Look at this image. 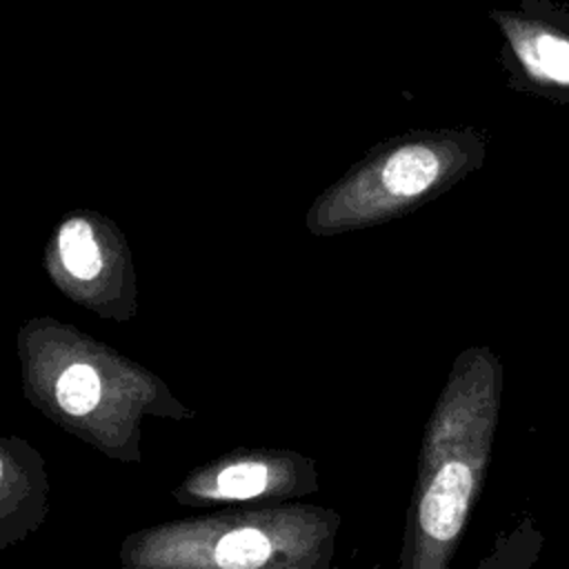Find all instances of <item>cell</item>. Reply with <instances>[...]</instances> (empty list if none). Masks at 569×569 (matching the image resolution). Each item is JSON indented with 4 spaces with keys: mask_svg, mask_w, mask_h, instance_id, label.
I'll use <instances>...</instances> for the list:
<instances>
[{
    "mask_svg": "<svg viewBox=\"0 0 569 569\" xmlns=\"http://www.w3.org/2000/svg\"><path fill=\"white\" fill-rule=\"evenodd\" d=\"M500 365L489 349L458 356L427 422L409 527V567L449 565L482 478L496 433Z\"/></svg>",
    "mask_w": 569,
    "mask_h": 569,
    "instance_id": "6da1fadb",
    "label": "cell"
},
{
    "mask_svg": "<svg viewBox=\"0 0 569 569\" xmlns=\"http://www.w3.org/2000/svg\"><path fill=\"white\" fill-rule=\"evenodd\" d=\"M485 142L473 131H425L393 144L358 180L356 213L396 216L420 204L482 162Z\"/></svg>",
    "mask_w": 569,
    "mask_h": 569,
    "instance_id": "7a4b0ae2",
    "label": "cell"
},
{
    "mask_svg": "<svg viewBox=\"0 0 569 569\" xmlns=\"http://www.w3.org/2000/svg\"><path fill=\"white\" fill-rule=\"evenodd\" d=\"M513 53L525 73L542 87L569 89V36L551 27H509Z\"/></svg>",
    "mask_w": 569,
    "mask_h": 569,
    "instance_id": "3957f363",
    "label": "cell"
},
{
    "mask_svg": "<svg viewBox=\"0 0 569 569\" xmlns=\"http://www.w3.org/2000/svg\"><path fill=\"white\" fill-rule=\"evenodd\" d=\"M60 256L67 267V271L80 280H91L100 273L102 258L100 249L91 236V227L73 218L62 224L60 229Z\"/></svg>",
    "mask_w": 569,
    "mask_h": 569,
    "instance_id": "277c9868",
    "label": "cell"
},
{
    "mask_svg": "<svg viewBox=\"0 0 569 569\" xmlns=\"http://www.w3.org/2000/svg\"><path fill=\"white\" fill-rule=\"evenodd\" d=\"M58 405L71 413L82 416L91 411L100 400V378L89 365H71L56 385Z\"/></svg>",
    "mask_w": 569,
    "mask_h": 569,
    "instance_id": "5b68a950",
    "label": "cell"
},
{
    "mask_svg": "<svg viewBox=\"0 0 569 569\" xmlns=\"http://www.w3.org/2000/svg\"><path fill=\"white\" fill-rule=\"evenodd\" d=\"M271 553V542L258 529H236L218 540L216 562L220 567H258Z\"/></svg>",
    "mask_w": 569,
    "mask_h": 569,
    "instance_id": "8992f818",
    "label": "cell"
},
{
    "mask_svg": "<svg viewBox=\"0 0 569 569\" xmlns=\"http://www.w3.org/2000/svg\"><path fill=\"white\" fill-rule=\"evenodd\" d=\"M267 485V467L258 462L231 465L218 476V491L229 498L258 496Z\"/></svg>",
    "mask_w": 569,
    "mask_h": 569,
    "instance_id": "52a82bcc",
    "label": "cell"
},
{
    "mask_svg": "<svg viewBox=\"0 0 569 569\" xmlns=\"http://www.w3.org/2000/svg\"><path fill=\"white\" fill-rule=\"evenodd\" d=\"M0 476H2V462H0Z\"/></svg>",
    "mask_w": 569,
    "mask_h": 569,
    "instance_id": "ba28073f",
    "label": "cell"
}]
</instances>
